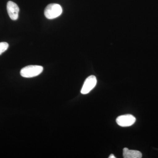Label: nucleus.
I'll return each mask as SVG.
<instances>
[{"label": "nucleus", "mask_w": 158, "mask_h": 158, "mask_svg": "<svg viewBox=\"0 0 158 158\" xmlns=\"http://www.w3.org/2000/svg\"><path fill=\"white\" fill-rule=\"evenodd\" d=\"M43 71V67L40 65H28L21 70L20 74L23 77L32 78L39 75L42 73Z\"/></svg>", "instance_id": "1"}, {"label": "nucleus", "mask_w": 158, "mask_h": 158, "mask_svg": "<svg viewBox=\"0 0 158 158\" xmlns=\"http://www.w3.org/2000/svg\"><path fill=\"white\" fill-rule=\"evenodd\" d=\"M62 7L57 4H50L46 7L44 10V15L49 19H54L62 14Z\"/></svg>", "instance_id": "2"}, {"label": "nucleus", "mask_w": 158, "mask_h": 158, "mask_svg": "<svg viewBox=\"0 0 158 158\" xmlns=\"http://www.w3.org/2000/svg\"><path fill=\"white\" fill-rule=\"evenodd\" d=\"M116 123L122 127L131 126L135 123L136 118L131 114H126L118 116L116 119Z\"/></svg>", "instance_id": "3"}, {"label": "nucleus", "mask_w": 158, "mask_h": 158, "mask_svg": "<svg viewBox=\"0 0 158 158\" xmlns=\"http://www.w3.org/2000/svg\"><path fill=\"white\" fill-rule=\"evenodd\" d=\"M97 79L94 75L90 76L86 79L81 90V93L83 94H88L96 86Z\"/></svg>", "instance_id": "4"}, {"label": "nucleus", "mask_w": 158, "mask_h": 158, "mask_svg": "<svg viewBox=\"0 0 158 158\" xmlns=\"http://www.w3.org/2000/svg\"><path fill=\"white\" fill-rule=\"evenodd\" d=\"M7 9L9 17L11 19L16 20L18 19L19 9L17 4L11 1H9L7 3Z\"/></svg>", "instance_id": "5"}, {"label": "nucleus", "mask_w": 158, "mask_h": 158, "mask_svg": "<svg viewBox=\"0 0 158 158\" xmlns=\"http://www.w3.org/2000/svg\"><path fill=\"white\" fill-rule=\"evenodd\" d=\"M142 153L139 151L130 150L127 148L123 149V157L124 158H141Z\"/></svg>", "instance_id": "6"}, {"label": "nucleus", "mask_w": 158, "mask_h": 158, "mask_svg": "<svg viewBox=\"0 0 158 158\" xmlns=\"http://www.w3.org/2000/svg\"><path fill=\"white\" fill-rule=\"evenodd\" d=\"M9 45L7 42H0V55L7 50Z\"/></svg>", "instance_id": "7"}, {"label": "nucleus", "mask_w": 158, "mask_h": 158, "mask_svg": "<svg viewBox=\"0 0 158 158\" xmlns=\"http://www.w3.org/2000/svg\"><path fill=\"white\" fill-rule=\"evenodd\" d=\"M109 158H116V157L114 156V155L112 154L110 155L109 157Z\"/></svg>", "instance_id": "8"}]
</instances>
